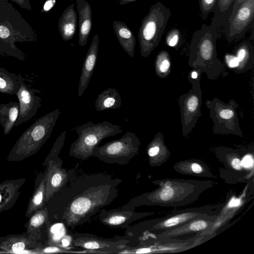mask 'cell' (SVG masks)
Returning a JSON list of instances; mask_svg holds the SVG:
<instances>
[{"label": "cell", "instance_id": "6da1fadb", "mask_svg": "<svg viewBox=\"0 0 254 254\" xmlns=\"http://www.w3.org/2000/svg\"><path fill=\"white\" fill-rule=\"evenodd\" d=\"M78 167V163L68 170L66 182L49 200L52 201L48 207L49 219L71 229L112 203L123 182L107 173H83Z\"/></svg>", "mask_w": 254, "mask_h": 254}, {"label": "cell", "instance_id": "7a4b0ae2", "mask_svg": "<svg viewBox=\"0 0 254 254\" xmlns=\"http://www.w3.org/2000/svg\"><path fill=\"white\" fill-rule=\"evenodd\" d=\"M152 183L159 187L131 198L125 205L134 208L142 205H185L194 201L201 193L212 187L214 184L210 181L168 179Z\"/></svg>", "mask_w": 254, "mask_h": 254}, {"label": "cell", "instance_id": "3957f363", "mask_svg": "<svg viewBox=\"0 0 254 254\" xmlns=\"http://www.w3.org/2000/svg\"><path fill=\"white\" fill-rule=\"evenodd\" d=\"M218 34L215 26L202 25L193 34L190 46L189 65L209 80H215L223 73V64L217 58L216 41Z\"/></svg>", "mask_w": 254, "mask_h": 254}, {"label": "cell", "instance_id": "277c9868", "mask_svg": "<svg viewBox=\"0 0 254 254\" xmlns=\"http://www.w3.org/2000/svg\"><path fill=\"white\" fill-rule=\"evenodd\" d=\"M222 206H205L189 208L173 212L161 218L144 221L126 228L125 236L135 242L154 239L167 230L179 227L197 217L206 215H218Z\"/></svg>", "mask_w": 254, "mask_h": 254}, {"label": "cell", "instance_id": "5b68a950", "mask_svg": "<svg viewBox=\"0 0 254 254\" xmlns=\"http://www.w3.org/2000/svg\"><path fill=\"white\" fill-rule=\"evenodd\" d=\"M60 114L57 108L38 119L15 142L7 160L19 162L36 153L50 137Z\"/></svg>", "mask_w": 254, "mask_h": 254}, {"label": "cell", "instance_id": "8992f818", "mask_svg": "<svg viewBox=\"0 0 254 254\" xmlns=\"http://www.w3.org/2000/svg\"><path fill=\"white\" fill-rule=\"evenodd\" d=\"M123 131L121 126L108 121L97 124L89 121L76 128L78 137L70 146L69 155L78 159L87 160L92 156L93 149L102 140Z\"/></svg>", "mask_w": 254, "mask_h": 254}, {"label": "cell", "instance_id": "52a82bcc", "mask_svg": "<svg viewBox=\"0 0 254 254\" xmlns=\"http://www.w3.org/2000/svg\"><path fill=\"white\" fill-rule=\"evenodd\" d=\"M171 15L170 9L161 2H157L150 8L138 30L142 57H148L158 46Z\"/></svg>", "mask_w": 254, "mask_h": 254}, {"label": "cell", "instance_id": "ba28073f", "mask_svg": "<svg viewBox=\"0 0 254 254\" xmlns=\"http://www.w3.org/2000/svg\"><path fill=\"white\" fill-rule=\"evenodd\" d=\"M141 142L136 134L127 131L120 138L113 140L93 149L92 156L107 164L124 165L138 154Z\"/></svg>", "mask_w": 254, "mask_h": 254}, {"label": "cell", "instance_id": "9c48e42d", "mask_svg": "<svg viewBox=\"0 0 254 254\" xmlns=\"http://www.w3.org/2000/svg\"><path fill=\"white\" fill-rule=\"evenodd\" d=\"M209 111V115L213 126L212 131L216 134H232L243 136L237 112L239 104L232 99L227 103L214 97L205 102Z\"/></svg>", "mask_w": 254, "mask_h": 254}, {"label": "cell", "instance_id": "30bf717a", "mask_svg": "<svg viewBox=\"0 0 254 254\" xmlns=\"http://www.w3.org/2000/svg\"><path fill=\"white\" fill-rule=\"evenodd\" d=\"M187 78L192 85V87L188 92L181 95L178 99L182 133L185 137L192 131L199 118L202 116L201 106L202 92L200 84L201 77L196 79Z\"/></svg>", "mask_w": 254, "mask_h": 254}, {"label": "cell", "instance_id": "8fae6325", "mask_svg": "<svg viewBox=\"0 0 254 254\" xmlns=\"http://www.w3.org/2000/svg\"><path fill=\"white\" fill-rule=\"evenodd\" d=\"M74 247L91 251L95 254H118L128 246H131L132 239L125 236H115L107 239L88 233H74L71 235Z\"/></svg>", "mask_w": 254, "mask_h": 254}, {"label": "cell", "instance_id": "7c38bea8", "mask_svg": "<svg viewBox=\"0 0 254 254\" xmlns=\"http://www.w3.org/2000/svg\"><path fill=\"white\" fill-rule=\"evenodd\" d=\"M0 22L11 28L20 42L35 41L37 39L32 27L7 0H0Z\"/></svg>", "mask_w": 254, "mask_h": 254}, {"label": "cell", "instance_id": "4fadbf2b", "mask_svg": "<svg viewBox=\"0 0 254 254\" xmlns=\"http://www.w3.org/2000/svg\"><path fill=\"white\" fill-rule=\"evenodd\" d=\"M254 0H246L227 23L226 38L229 41L243 37L253 20Z\"/></svg>", "mask_w": 254, "mask_h": 254}, {"label": "cell", "instance_id": "5bb4252c", "mask_svg": "<svg viewBox=\"0 0 254 254\" xmlns=\"http://www.w3.org/2000/svg\"><path fill=\"white\" fill-rule=\"evenodd\" d=\"M152 212H138L135 208L126 206L111 210L103 208L99 211V220L111 228H126L132 222L151 215Z\"/></svg>", "mask_w": 254, "mask_h": 254}, {"label": "cell", "instance_id": "9a60e30c", "mask_svg": "<svg viewBox=\"0 0 254 254\" xmlns=\"http://www.w3.org/2000/svg\"><path fill=\"white\" fill-rule=\"evenodd\" d=\"M40 91L23 82L16 94L19 104V112L14 126L25 123L36 114L41 105V98L37 94Z\"/></svg>", "mask_w": 254, "mask_h": 254}, {"label": "cell", "instance_id": "2e32d148", "mask_svg": "<svg viewBox=\"0 0 254 254\" xmlns=\"http://www.w3.org/2000/svg\"><path fill=\"white\" fill-rule=\"evenodd\" d=\"M42 233L10 234L0 237V250L6 253H19L29 251L43 245Z\"/></svg>", "mask_w": 254, "mask_h": 254}, {"label": "cell", "instance_id": "e0dca14e", "mask_svg": "<svg viewBox=\"0 0 254 254\" xmlns=\"http://www.w3.org/2000/svg\"><path fill=\"white\" fill-rule=\"evenodd\" d=\"M217 216L206 215L196 218L179 227L161 233L153 240L168 241L186 235L200 234L210 229L216 221Z\"/></svg>", "mask_w": 254, "mask_h": 254}, {"label": "cell", "instance_id": "ac0fdd59", "mask_svg": "<svg viewBox=\"0 0 254 254\" xmlns=\"http://www.w3.org/2000/svg\"><path fill=\"white\" fill-rule=\"evenodd\" d=\"M63 164L51 159L45 165L46 166L45 203L62 188L67 179L68 170L62 167Z\"/></svg>", "mask_w": 254, "mask_h": 254}, {"label": "cell", "instance_id": "d6986e66", "mask_svg": "<svg viewBox=\"0 0 254 254\" xmlns=\"http://www.w3.org/2000/svg\"><path fill=\"white\" fill-rule=\"evenodd\" d=\"M99 41L98 35L95 34L83 64L78 88V97L83 95L92 77L97 59Z\"/></svg>", "mask_w": 254, "mask_h": 254}, {"label": "cell", "instance_id": "ffe728a7", "mask_svg": "<svg viewBox=\"0 0 254 254\" xmlns=\"http://www.w3.org/2000/svg\"><path fill=\"white\" fill-rule=\"evenodd\" d=\"M25 179H10L0 183V213L12 208L20 194Z\"/></svg>", "mask_w": 254, "mask_h": 254}, {"label": "cell", "instance_id": "44dd1931", "mask_svg": "<svg viewBox=\"0 0 254 254\" xmlns=\"http://www.w3.org/2000/svg\"><path fill=\"white\" fill-rule=\"evenodd\" d=\"M78 16V43L84 46L87 43L92 25L90 4L86 0H76Z\"/></svg>", "mask_w": 254, "mask_h": 254}, {"label": "cell", "instance_id": "7402d4cb", "mask_svg": "<svg viewBox=\"0 0 254 254\" xmlns=\"http://www.w3.org/2000/svg\"><path fill=\"white\" fill-rule=\"evenodd\" d=\"M77 18L74 3H72L64 10L58 22V29L64 41L70 40L74 37L77 27Z\"/></svg>", "mask_w": 254, "mask_h": 254}, {"label": "cell", "instance_id": "603a6c76", "mask_svg": "<svg viewBox=\"0 0 254 254\" xmlns=\"http://www.w3.org/2000/svg\"><path fill=\"white\" fill-rule=\"evenodd\" d=\"M66 226L62 223L57 222L49 225L47 230V241L46 245L73 249L72 245L71 235L67 233Z\"/></svg>", "mask_w": 254, "mask_h": 254}, {"label": "cell", "instance_id": "cb8c5ba5", "mask_svg": "<svg viewBox=\"0 0 254 254\" xmlns=\"http://www.w3.org/2000/svg\"><path fill=\"white\" fill-rule=\"evenodd\" d=\"M45 175L46 171L39 174L37 178L34 190L29 199L25 213V216L28 218L45 206Z\"/></svg>", "mask_w": 254, "mask_h": 254}, {"label": "cell", "instance_id": "d4e9b609", "mask_svg": "<svg viewBox=\"0 0 254 254\" xmlns=\"http://www.w3.org/2000/svg\"><path fill=\"white\" fill-rule=\"evenodd\" d=\"M147 153L149 164L152 166L158 165L162 159H167L170 152L165 144L164 136L160 132L157 133L148 144Z\"/></svg>", "mask_w": 254, "mask_h": 254}, {"label": "cell", "instance_id": "484cf974", "mask_svg": "<svg viewBox=\"0 0 254 254\" xmlns=\"http://www.w3.org/2000/svg\"><path fill=\"white\" fill-rule=\"evenodd\" d=\"M113 26L120 44L130 58H133L136 40L132 31L122 21L115 20Z\"/></svg>", "mask_w": 254, "mask_h": 254}, {"label": "cell", "instance_id": "4316f807", "mask_svg": "<svg viewBox=\"0 0 254 254\" xmlns=\"http://www.w3.org/2000/svg\"><path fill=\"white\" fill-rule=\"evenodd\" d=\"M19 112V102L11 101L0 104V125L4 135L8 134L15 126Z\"/></svg>", "mask_w": 254, "mask_h": 254}, {"label": "cell", "instance_id": "83f0119b", "mask_svg": "<svg viewBox=\"0 0 254 254\" xmlns=\"http://www.w3.org/2000/svg\"><path fill=\"white\" fill-rule=\"evenodd\" d=\"M235 56L239 62V65L234 71L241 73L251 69L254 64V49L249 42H243L236 48Z\"/></svg>", "mask_w": 254, "mask_h": 254}, {"label": "cell", "instance_id": "f1b7e54d", "mask_svg": "<svg viewBox=\"0 0 254 254\" xmlns=\"http://www.w3.org/2000/svg\"><path fill=\"white\" fill-rule=\"evenodd\" d=\"M121 105L122 99L119 92L114 88H109L97 96L95 107L97 111H102L107 109H117Z\"/></svg>", "mask_w": 254, "mask_h": 254}, {"label": "cell", "instance_id": "f546056e", "mask_svg": "<svg viewBox=\"0 0 254 254\" xmlns=\"http://www.w3.org/2000/svg\"><path fill=\"white\" fill-rule=\"evenodd\" d=\"M24 80V79L21 75H17L3 68L0 67V93L16 95Z\"/></svg>", "mask_w": 254, "mask_h": 254}, {"label": "cell", "instance_id": "4dcf8cb0", "mask_svg": "<svg viewBox=\"0 0 254 254\" xmlns=\"http://www.w3.org/2000/svg\"><path fill=\"white\" fill-rule=\"evenodd\" d=\"M27 222V232L42 233L47 232L50 223L48 207L44 206L32 215Z\"/></svg>", "mask_w": 254, "mask_h": 254}, {"label": "cell", "instance_id": "1f68e13d", "mask_svg": "<svg viewBox=\"0 0 254 254\" xmlns=\"http://www.w3.org/2000/svg\"><path fill=\"white\" fill-rule=\"evenodd\" d=\"M155 70L157 76L161 78L167 77L171 71V61L167 51L162 50L156 56Z\"/></svg>", "mask_w": 254, "mask_h": 254}, {"label": "cell", "instance_id": "d6a6232c", "mask_svg": "<svg viewBox=\"0 0 254 254\" xmlns=\"http://www.w3.org/2000/svg\"><path fill=\"white\" fill-rule=\"evenodd\" d=\"M30 253L36 254H49V253H82L94 254L91 251L83 250L76 251L73 249H67L58 246L43 245L41 247L29 250Z\"/></svg>", "mask_w": 254, "mask_h": 254}, {"label": "cell", "instance_id": "836d02e7", "mask_svg": "<svg viewBox=\"0 0 254 254\" xmlns=\"http://www.w3.org/2000/svg\"><path fill=\"white\" fill-rule=\"evenodd\" d=\"M66 132V131L63 132L56 139L49 154L45 158L43 165L45 166L48 161L51 159L63 164V161L59 157L58 155L63 147Z\"/></svg>", "mask_w": 254, "mask_h": 254}, {"label": "cell", "instance_id": "e575fe53", "mask_svg": "<svg viewBox=\"0 0 254 254\" xmlns=\"http://www.w3.org/2000/svg\"><path fill=\"white\" fill-rule=\"evenodd\" d=\"M11 56L24 61L25 59V54L15 45L0 40V57Z\"/></svg>", "mask_w": 254, "mask_h": 254}, {"label": "cell", "instance_id": "d590c367", "mask_svg": "<svg viewBox=\"0 0 254 254\" xmlns=\"http://www.w3.org/2000/svg\"><path fill=\"white\" fill-rule=\"evenodd\" d=\"M180 32L177 28H174L170 30L165 37L166 44L171 47H176L180 41Z\"/></svg>", "mask_w": 254, "mask_h": 254}, {"label": "cell", "instance_id": "8d00e7d4", "mask_svg": "<svg viewBox=\"0 0 254 254\" xmlns=\"http://www.w3.org/2000/svg\"><path fill=\"white\" fill-rule=\"evenodd\" d=\"M217 0H199V5L202 16L206 17L214 9Z\"/></svg>", "mask_w": 254, "mask_h": 254}, {"label": "cell", "instance_id": "74e56055", "mask_svg": "<svg viewBox=\"0 0 254 254\" xmlns=\"http://www.w3.org/2000/svg\"><path fill=\"white\" fill-rule=\"evenodd\" d=\"M187 166L190 167L189 169L192 172L191 175L193 174H199L203 176H208L206 175V171H204L203 166L201 163L197 162H187L186 163Z\"/></svg>", "mask_w": 254, "mask_h": 254}, {"label": "cell", "instance_id": "f35d334b", "mask_svg": "<svg viewBox=\"0 0 254 254\" xmlns=\"http://www.w3.org/2000/svg\"><path fill=\"white\" fill-rule=\"evenodd\" d=\"M225 61L227 66L234 71L239 65V62L235 55L226 54L225 56Z\"/></svg>", "mask_w": 254, "mask_h": 254}, {"label": "cell", "instance_id": "ab89813d", "mask_svg": "<svg viewBox=\"0 0 254 254\" xmlns=\"http://www.w3.org/2000/svg\"><path fill=\"white\" fill-rule=\"evenodd\" d=\"M243 167L247 169H250L253 167V157L251 154H248L244 156L242 160Z\"/></svg>", "mask_w": 254, "mask_h": 254}, {"label": "cell", "instance_id": "60d3db41", "mask_svg": "<svg viewBox=\"0 0 254 254\" xmlns=\"http://www.w3.org/2000/svg\"><path fill=\"white\" fill-rule=\"evenodd\" d=\"M218 7L221 12L226 11L232 4L234 0H218Z\"/></svg>", "mask_w": 254, "mask_h": 254}, {"label": "cell", "instance_id": "b9f144b4", "mask_svg": "<svg viewBox=\"0 0 254 254\" xmlns=\"http://www.w3.org/2000/svg\"><path fill=\"white\" fill-rule=\"evenodd\" d=\"M13 2L16 3L19 6L23 9L28 10H31V6L29 0H10Z\"/></svg>", "mask_w": 254, "mask_h": 254}, {"label": "cell", "instance_id": "7bdbcfd3", "mask_svg": "<svg viewBox=\"0 0 254 254\" xmlns=\"http://www.w3.org/2000/svg\"><path fill=\"white\" fill-rule=\"evenodd\" d=\"M56 0H47L43 6V11L47 12L50 10L55 5Z\"/></svg>", "mask_w": 254, "mask_h": 254}, {"label": "cell", "instance_id": "ee69618b", "mask_svg": "<svg viewBox=\"0 0 254 254\" xmlns=\"http://www.w3.org/2000/svg\"><path fill=\"white\" fill-rule=\"evenodd\" d=\"M245 0H235L234 4L230 16L233 15L235 13L240 5Z\"/></svg>", "mask_w": 254, "mask_h": 254}, {"label": "cell", "instance_id": "f6af8a7d", "mask_svg": "<svg viewBox=\"0 0 254 254\" xmlns=\"http://www.w3.org/2000/svg\"><path fill=\"white\" fill-rule=\"evenodd\" d=\"M135 0H120V4L121 5H125L128 3L134 1Z\"/></svg>", "mask_w": 254, "mask_h": 254}]
</instances>
